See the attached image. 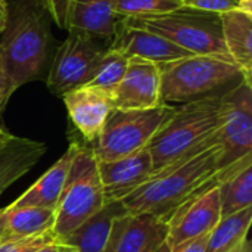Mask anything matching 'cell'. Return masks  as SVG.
Returning <instances> with one entry per match:
<instances>
[{"label":"cell","mask_w":252,"mask_h":252,"mask_svg":"<svg viewBox=\"0 0 252 252\" xmlns=\"http://www.w3.org/2000/svg\"><path fill=\"white\" fill-rule=\"evenodd\" d=\"M50 24L40 0H7L0 59L15 90L43 75L52 53Z\"/></svg>","instance_id":"cell-1"},{"label":"cell","mask_w":252,"mask_h":252,"mask_svg":"<svg viewBox=\"0 0 252 252\" xmlns=\"http://www.w3.org/2000/svg\"><path fill=\"white\" fill-rule=\"evenodd\" d=\"M221 96L214 94L177 106L176 112L146 145L154 174L219 143V130L224 120Z\"/></svg>","instance_id":"cell-2"},{"label":"cell","mask_w":252,"mask_h":252,"mask_svg":"<svg viewBox=\"0 0 252 252\" xmlns=\"http://www.w3.org/2000/svg\"><path fill=\"white\" fill-rule=\"evenodd\" d=\"M221 155L223 149L216 143L154 174L121 202L130 214H151L167 223L192 192L220 170Z\"/></svg>","instance_id":"cell-3"},{"label":"cell","mask_w":252,"mask_h":252,"mask_svg":"<svg viewBox=\"0 0 252 252\" xmlns=\"http://www.w3.org/2000/svg\"><path fill=\"white\" fill-rule=\"evenodd\" d=\"M161 69V99L164 103H186L220 94L223 87L244 78L241 68L229 55H189L158 63Z\"/></svg>","instance_id":"cell-4"},{"label":"cell","mask_w":252,"mask_h":252,"mask_svg":"<svg viewBox=\"0 0 252 252\" xmlns=\"http://www.w3.org/2000/svg\"><path fill=\"white\" fill-rule=\"evenodd\" d=\"M72 140L75 142V154L56 205L52 227L59 241L72 233L106 204L93 145L78 137Z\"/></svg>","instance_id":"cell-5"},{"label":"cell","mask_w":252,"mask_h":252,"mask_svg":"<svg viewBox=\"0 0 252 252\" xmlns=\"http://www.w3.org/2000/svg\"><path fill=\"white\" fill-rule=\"evenodd\" d=\"M123 21L130 27L158 34L193 55H227L219 13L180 6L162 13L123 18Z\"/></svg>","instance_id":"cell-6"},{"label":"cell","mask_w":252,"mask_h":252,"mask_svg":"<svg viewBox=\"0 0 252 252\" xmlns=\"http://www.w3.org/2000/svg\"><path fill=\"white\" fill-rule=\"evenodd\" d=\"M177 106L161 103L148 109L114 108L97 137L93 151L97 161H112L131 155L149 143L155 133L176 112Z\"/></svg>","instance_id":"cell-7"},{"label":"cell","mask_w":252,"mask_h":252,"mask_svg":"<svg viewBox=\"0 0 252 252\" xmlns=\"http://www.w3.org/2000/svg\"><path fill=\"white\" fill-rule=\"evenodd\" d=\"M106 49L99 40L77 31H68V37L53 52L46 83L56 96L86 86L94 75Z\"/></svg>","instance_id":"cell-8"},{"label":"cell","mask_w":252,"mask_h":252,"mask_svg":"<svg viewBox=\"0 0 252 252\" xmlns=\"http://www.w3.org/2000/svg\"><path fill=\"white\" fill-rule=\"evenodd\" d=\"M224 120L219 130L220 168L252 154V83L242 78L223 93Z\"/></svg>","instance_id":"cell-9"},{"label":"cell","mask_w":252,"mask_h":252,"mask_svg":"<svg viewBox=\"0 0 252 252\" xmlns=\"http://www.w3.org/2000/svg\"><path fill=\"white\" fill-rule=\"evenodd\" d=\"M112 99L117 109H148L164 103L159 65L142 58H130L124 77L112 92Z\"/></svg>","instance_id":"cell-10"},{"label":"cell","mask_w":252,"mask_h":252,"mask_svg":"<svg viewBox=\"0 0 252 252\" xmlns=\"http://www.w3.org/2000/svg\"><path fill=\"white\" fill-rule=\"evenodd\" d=\"M168 233V224L151 214L126 213L114 220L103 252H155Z\"/></svg>","instance_id":"cell-11"},{"label":"cell","mask_w":252,"mask_h":252,"mask_svg":"<svg viewBox=\"0 0 252 252\" xmlns=\"http://www.w3.org/2000/svg\"><path fill=\"white\" fill-rule=\"evenodd\" d=\"M71 124L81 139L93 145L114 109L112 93L93 86L77 87L62 96Z\"/></svg>","instance_id":"cell-12"},{"label":"cell","mask_w":252,"mask_h":252,"mask_svg":"<svg viewBox=\"0 0 252 252\" xmlns=\"http://www.w3.org/2000/svg\"><path fill=\"white\" fill-rule=\"evenodd\" d=\"M106 202L121 201L154 174L151 154L146 148L112 161H97Z\"/></svg>","instance_id":"cell-13"},{"label":"cell","mask_w":252,"mask_h":252,"mask_svg":"<svg viewBox=\"0 0 252 252\" xmlns=\"http://www.w3.org/2000/svg\"><path fill=\"white\" fill-rule=\"evenodd\" d=\"M109 47H115L130 58H142L155 63H165L193 55L158 34L143 28L130 27L123 19L118 21Z\"/></svg>","instance_id":"cell-14"},{"label":"cell","mask_w":252,"mask_h":252,"mask_svg":"<svg viewBox=\"0 0 252 252\" xmlns=\"http://www.w3.org/2000/svg\"><path fill=\"white\" fill-rule=\"evenodd\" d=\"M118 0H69L66 31L89 34L97 40L112 41L120 18L115 7Z\"/></svg>","instance_id":"cell-15"},{"label":"cell","mask_w":252,"mask_h":252,"mask_svg":"<svg viewBox=\"0 0 252 252\" xmlns=\"http://www.w3.org/2000/svg\"><path fill=\"white\" fill-rule=\"evenodd\" d=\"M46 151L47 146L41 142L3 131L0 136V195L30 173Z\"/></svg>","instance_id":"cell-16"},{"label":"cell","mask_w":252,"mask_h":252,"mask_svg":"<svg viewBox=\"0 0 252 252\" xmlns=\"http://www.w3.org/2000/svg\"><path fill=\"white\" fill-rule=\"evenodd\" d=\"M74 154H75V142L71 140L66 152L31 188H28L19 198H16L10 205L4 208L15 210L24 207H41V208H52L56 211V205L61 198Z\"/></svg>","instance_id":"cell-17"},{"label":"cell","mask_w":252,"mask_h":252,"mask_svg":"<svg viewBox=\"0 0 252 252\" xmlns=\"http://www.w3.org/2000/svg\"><path fill=\"white\" fill-rule=\"evenodd\" d=\"M226 53L241 68L244 78L252 81V15L242 10L220 13Z\"/></svg>","instance_id":"cell-18"},{"label":"cell","mask_w":252,"mask_h":252,"mask_svg":"<svg viewBox=\"0 0 252 252\" xmlns=\"http://www.w3.org/2000/svg\"><path fill=\"white\" fill-rule=\"evenodd\" d=\"M126 213L127 210L121 201L106 202L72 233L61 239V242L71 245L75 252H103L114 220Z\"/></svg>","instance_id":"cell-19"},{"label":"cell","mask_w":252,"mask_h":252,"mask_svg":"<svg viewBox=\"0 0 252 252\" xmlns=\"http://www.w3.org/2000/svg\"><path fill=\"white\" fill-rule=\"evenodd\" d=\"M56 211L41 207H24L15 210H0V223L4 242L21 241L46 230L55 224Z\"/></svg>","instance_id":"cell-20"},{"label":"cell","mask_w":252,"mask_h":252,"mask_svg":"<svg viewBox=\"0 0 252 252\" xmlns=\"http://www.w3.org/2000/svg\"><path fill=\"white\" fill-rule=\"evenodd\" d=\"M221 219L252 207V161L230 174L220 186Z\"/></svg>","instance_id":"cell-21"},{"label":"cell","mask_w":252,"mask_h":252,"mask_svg":"<svg viewBox=\"0 0 252 252\" xmlns=\"http://www.w3.org/2000/svg\"><path fill=\"white\" fill-rule=\"evenodd\" d=\"M252 223V207L220 219L210 232L205 252H227L248 238Z\"/></svg>","instance_id":"cell-22"},{"label":"cell","mask_w":252,"mask_h":252,"mask_svg":"<svg viewBox=\"0 0 252 252\" xmlns=\"http://www.w3.org/2000/svg\"><path fill=\"white\" fill-rule=\"evenodd\" d=\"M128 61L130 56H127L124 52L115 47H108L99 62V66L93 78L86 86L99 87L112 93L114 89L121 81V78L124 77L128 66Z\"/></svg>","instance_id":"cell-23"},{"label":"cell","mask_w":252,"mask_h":252,"mask_svg":"<svg viewBox=\"0 0 252 252\" xmlns=\"http://www.w3.org/2000/svg\"><path fill=\"white\" fill-rule=\"evenodd\" d=\"M182 6L180 0H118L117 1V16L131 18V16H143L162 13Z\"/></svg>","instance_id":"cell-24"},{"label":"cell","mask_w":252,"mask_h":252,"mask_svg":"<svg viewBox=\"0 0 252 252\" xmlns=\"http://www.w3.org/2000/svg\"><path fill=\"white\" fill-rule=\"evenodd\" d=\"M58 238L55 236L53 230H46L40 235L27 238V239H21V241H9V242H3L0 245V252H35L40 250L41 247L56 241Z\"/></svg>","instance_id":"cell-25"},{"label":"cell","mask_w":252,"mask_h":252,"mask_svg":"<svg viewBox=\"0 0 252 252\" xmlns=\"http://www.w3.org/2000/svg\"><path fill=\"white\" fill-rule=\"evenodd\" d=\"M182 6L210 13H223L238 9V0H180Z\"/></svg>","instance_id":"cell-26"},{"label":"cell","mask_w":252,"mask_h":252,"mask_svg":"<svg viewBox=\"0 0 252 252\" xmlns=\"http://www.w3.org/2000/svg\"><path fill=\"white\" fill-rule=\"evenodd\" d=\"M208 236H210V233L202 235V236L195 238V239H189V241L176 244V245L162 244L155 252H205Z\"/></svg>","instance_id":"cell-27"},{"label":"cell","mask_w":252,"mask_h":252,"mask_svg":"<svg viewBox=\"0 0 252 252\" xmlns=\"http://www.w3.org/2000/svg\"><path fill=\"white\" fill-rule=\"evenodd\" d=\"M47 9L52 22L62 30H66V15H68V1L69 0H40Z\"/></svg>","instance_id":"cell-28"},{"label":"cell","mask_w":252,"mask_h":252,"mask_svg":"<svg viewBox=\"0 0 252 252\" xmlns=\"http://www.w3.org/2000/svg\"><path fill=\"white\" fill-rule=\"evenodd\" d=\"M13 93H15V87L12 86L9 77L3 68L1 59H0V114L4 111V108Z\"/></svg>","instance_id":"cell-29"},{"label":"cell","mask_w":252,"mask_h":252,"mask_svg":"<svg viewBox=\"0 0 252 252\" xmlns=\"http://www.w3.org/2000/svg\"><path fill=\"white\" fill-rule=\"evenodd\" d=\"M35 252H75V250L71 245H66L63 242H61L59 239L41 247L40 250H37Z\"/></svg>","instance_id":"cell-30"},{"label":"cell","mask_w":252,"mask_h":252,"mask_svg":"<svg viewBox=\"0 0 252 252\" xmlns=\"http://www.w3.org/2000/svg\"><path fill=\"white\" fill-rule=\"evenodd\" d=\"M227 252H251V241L248 238H245L242 242H239L235 248H232Z\"/></svg>","instance_id":"cell-31"},{"label":"cell","mask_w":252,"mask_h":252,"mask_svg":"<svg viewBox=\"0 0 252 252\" xmlns=\"http://www.w3.org/2000/svg\"><path fill=\"white\" fill-rule=\"evenodd\" d=\"M0 15L6 18V15H7V0H0Z\"/></svg>","instance_id":"cell-32"},{"label":"cell","mask_w":252,"mask_h":252,"mask_svg":"<svg viewBox=\"0 0 252 252\" xmlns=\"http://www.w3.org/2000/svg\"><path fill=\"white\" fill-rule=\"evenodd\" d=\"M4 24H6V18L0 15V32H1V31H3V28H4Z\"/></svg>","instance_id":"cell-33"},{"label":"cell","mask_w":252,"mask_h":252,"mask_svg":"<svg viewBox=\"0 0 252 252\" xmlns=\"http://www.w3.org/2000/svg\"><path fill=\"white\" fill-rule=\"evenodd\" d=\"M4 242V239H3V230H1V223H0V245Z\"/></svg>","instance_id":"cell-34"},{"label":"cell","mask_w":252,"mask_h":252,"mask_svg":"<svg viewBox=\"0 0 252 252\" xmlns=\"http://www.w3.org/2000/svg\"><path fill=\"white\" fill-rule=\"evenodd\" d=\"M3 131H4V130H3V128H1V127H0V136H1V134H3Z\"/></svg>","instance_id":"cell-35"}]
</instances>
